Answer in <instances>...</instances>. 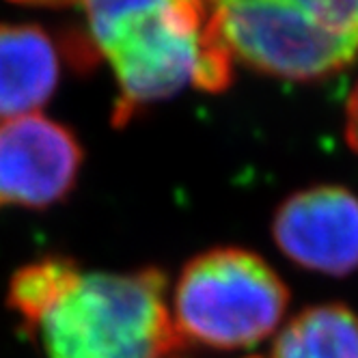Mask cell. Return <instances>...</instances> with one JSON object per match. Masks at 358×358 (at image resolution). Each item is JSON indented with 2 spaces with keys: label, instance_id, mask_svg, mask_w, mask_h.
Here are the masks:
<instances>
[{
  "label": "cell",
  "instance_id": "6da1fadb",
  "mask_svg": "<svg viewBox=\"0 0 358 358\" xmlns=\"http://www.w3.org/2000/svg\"><path fill=\"white\" fill-rule=\"evenodd\" d=\"M7 302L48 358H171L184 345L158 268L93 272L48 255L13 274Z\"/></svg>",
  "mask_w": 358,
  "mask_h": 358
},
{
  "label": "cell",
  "instance_id": "7a4b0ae2",
  "mask_svg": "<svg viewBox=\"0 0 358 358\" xmlns=\"http://www.w3.org/2000/svg\"><path fill=\"white\" fill-rule=\"evenodd\" d=\"M234 61L287 80H317L358 57V0H206Z\"/></svg>",
  "mask_w": 358,
  "mask_h": 358
},
{
  "label": "cell",
  "instance_id": "3957f363",
  "mask_svg": "<svg viewBox=\"0 0 358 358\" xmlns=\"http://www.w3.org/2000/svg\"><path fill=\"white\" fill-rule=\"evenodd\" d=\"M289 289L257 252L222 246L179 272L171 317L184 343L210 350L257 345L280 328Z\"/></svg>",
  "mask_w": 358,
  "mask_h": 358
},
{
  "label": "cell",
  "instance_id": "277c9868",
  "mask_svg": "<svg viewBox=\"0 0 358 358\" xmlns=\"http://www.w3.org/2000/svg\"><path fill=\"white\" fill-rule=\"evenodd\" d=\"M85 151L67 125L27 115L0 121V210H48L78 184Z\"/></svg>",
  "mask_w": 358,
  "mask_h": 358
},
{
  "label": "cell",
  "instance_id": "5b68a950",
  "mask_svg": "<svg viewBox=\"0 0 358 358\" xmlns=\"http://www.w3.org/2000/svg\"><path fill=\"white\" fill-rule=\"evenodd\" d=\"M278 250L304 270L348 276L358 270V194L311 186L278 206L272 220Z\"/></svg>",
  "mask_w": 358,
  "mask_h": 358
},
{
  "label": "cell",
  "instance_id": "8992f818",
  "mask_svg": "<svg viewBox=\"0 0 358 358\" xmlns=\"http://www.w3.org/2000/svg\"><path fill=\"white\" fill-rule=\"evenodd\" d=\"M61 52L37 24L0 22V121L37 115L55 95Z\"/></svg>",
  "mask_w": 358,
  "mask_h": 358
},
{
  "label": "cell",
  "instance_id": "52a82bcc",
  "mask_svg": "<svg viewBox=\"0 0 358 358\" xmlns=\"http://www.w3.org/2000/svg\"><path fill=\"white\" fill-rule=\"evenodd\" d=\"M268 358H358V315L341 302L309 306L278 330Z\"/></svg>",
  "mask_w": 358,
  "mask_h": 358
},
{
  "label": "cell",
  "instance_id": "ba28073f",
  "mask_svg": "<svg viewBox=\"0 0 358 358\" xmlns=\"http://www.w3.org/2000/svg\"><path fill=\"white\" fill-rule=\"evenodd\" d=\"M345 141L358 156V80L348 97V106H345Z\"/></svg>",
  "mask_w": 358,
  "mask_h": 358
}]
</instances>
